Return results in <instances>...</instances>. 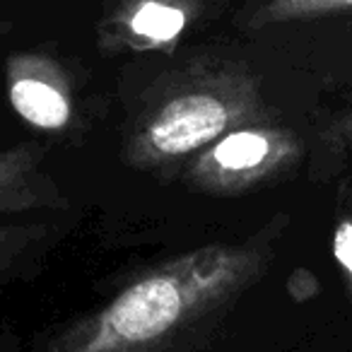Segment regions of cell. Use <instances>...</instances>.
<instances>
[{
	"mask_svg": "<svg viewBox=\"0 0 352 352\" xmlns=\"http://www.w3.org/2000/svg\"><path fill=\"white\" fill-rule=\"evenodd\" d=\"M336 256L352 275V225H350V222H345V225L338 230V234H336Z\"/></svg>",
	"mask_w": 352,
	"mask_h": 352,
	"instance_id": "9",
	"label": "cell"
},
{
	"mask_svg": "<svg viewBox=\"0 0 352 352\" xmlns=\"http://www.w3.org/2000/svg\"><path fill=\"white\" fill-rule=\"evenodd\" d=\"M261 263L256 244L193 251L126 285L104 307L41 338L32 352H171L201 336Z\"/></svg>",
	"mask_w": 352,
	"mask_h": 352,
	"instance_id": "1",
	"label": "cell"
},
{
	"mask_svg": "<svg viewBox=\"0 0 352 352\" xmlns=\"http://www.w3.org/2000/svg\"><path fill=\"white\" fill-rule=\"evenodd\" d=\"M54 239V222H0V292L30 273Z\"/></svg>",
	"mask_w": 352,
	"mask_h": 352,
	"instance_id": "6",
	"label": "cell"
},
{
	"mask_svg": "<svg viewBox=\"0 0 352 352\" xmlns=\"http://www.w3.org/2000/svg\"><path fill=\"white\" fill-rule=\"evenodd\" d=\"M270 150H273V142L268 135L258 131H236L222 142H217L210 157L220 169L239 174V171L256 169L258 164H263Z\"/></svg>",
	"mask_w": 352,
	"mask_h": 352,
	"instance_id": "7",
	"label": "cell"
},
{
	"mask_svg": "<svg viewBox=\"0 0 352 352\" xmlns=\"http://www.w3.org/2000/svg\"><path fill=\"white\" fill-rule=\"evenodd\" d=\"M201 12L198 0H121L102 22L109 49H169Z\"/></svg>",
	"mask_w": 352,
	"mask_h": 352,
	"instance_id": "4",
	"label": "cell"
},
{
	"mask_svg": "<svg viewBox=\"0 0 352 352\" xmlns=\"http://www.w3.org/2000/svg\"><path fill=\"white\" fill-rule=\"evenodd\" d=\"M236 75L203 78L169 97L147 121L145 147L155 157H182L208 145L232 126L241 104Z\"/></svg>",
	"mask_w": 352,
	"mask_h": 352,
	"instance_id": "2",
	"label": "cell"
},
{
	"mask_svg": "<svg viewBox=\"0 0 352 352\" xmlns=\"http://www.w3.org/2000/svg\"><path fill=\"white\" fill-rule=\"evenodd\" d=\"M63 193L44 169V150L12 145L0 150V220L65 208Z\"/></svg>",
	"mask_w": 352,
	"mask_h": 352,
	"instance_id": "5",
	"label": "cell"
},
{
	"mask_svg": "<svg viewBox=\"0 0 352 352\" xmlns=\"http://www.w3.org/2000/svg\"><path fill=\"white\" fill-rule=\"evenodd\" d=\"M345 10H352V0H265L249 22L254 27H270L285 25V22L316 20V17Z\"/></svg>",
	"mask_w": 352,
	"mask_h": 352,
	"instance_id": "8",
	"label": "cell"
},
{
	"mask_svg": "<svg viewBox=\"0 0 352 352\" xmlns=\"http://www.w3.org/2000/svg\"><path fill=\"white\" fill-rule=\"evenodd\" d=\"M10 107L36 131L58 133L73 123V92L65 70L44 54H15L6 63Z\"/></svg>",
	"mask_w": 352,
	"mask_h": 352,
	"instance_id": "3",
	"label": "cell"
}]
</instances>
